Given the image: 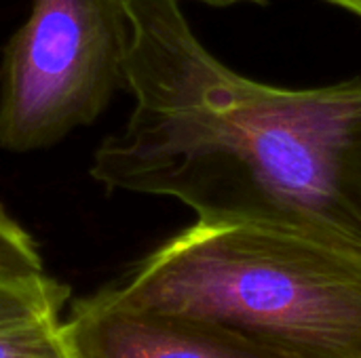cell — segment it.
<instances>
[{"instance_id":"obj_1","label":"cell","mask_w":361,"mask_h":358,"mask_svg":"<svg viewBox=\"0 0 361 358\" xmlns=\"http://www.w3.org/2000/svg\"><path fill=\"white\" fill-rule=\"evenodd\" d=\"M133 110L93 154L108 192L171 196L199 222L264 224L361 253V78L279 89L239 76L180 0H123Z\"/></svg>"},{"instance_id":"obj_2","label":"cell","mask_w":361,"mask_h":358,"mask_svg":"<svg viewBox=\"0 0 361 358\" xmlns=\"http://www.w3.org/2000/svg\"><path fill=\"white\" fill-rule=\"evenodd\" d=\"M99 293L286 358H361V253L279 226L197 219Z\"/></svg>"},{"instance_id":"obj_3","label":"cell","mask_w":361,"mask_h":358,"mask_svg":"<svg viewBox=\"0 0 361 358\" xmlns=\"http://www.w3.org/2000/svg\"><path fill=\"white\" fill-rule=\"evenodd\" d=\"M123 0H32L0 63V148H49L125 89Z\"/></svg>"},{"instance_id":"obj_4","label":"cell","mask_w":361,"mask_h":358,"mask_svg":"<svg viewBox=\"0 0 361 358\" xmlns=\"http://www.w3.org/2000/svg\"><path fill=\"white\" fill-rule=\"evenodd\" d=\"M61 325L72 358H286L218 325L125 306L99 291L78 300Z\"/></svg>"},{"instance_id":"obj_5","label":"cell","mask_w":361,"mask_h":358,"mask_svg":"<svg viewBox=\"0 0 361 358\" xmlns=\"http://www.w3.org/2000/svg\"><path fill=\"white\" fill-rule=\"evenodd\" d=\"M70 289L42 274H6L0 272V327L30 319L59 314Z\"/></svg>"},{"instance_id":"obj_6","label":"cell","mask_w":361,"mask_h":358,"mask_svg":"<svg viewBox=\"0 0 361 358\" xmlns=\"http://www.w3.org/2000/svg\"><path fill=\"white\" fill-rule=\"evenodd\" d=\"M0 358H72L59 314L0 327Z\"/></svg>"},{"instance_id":"obj_7","label":"cell","mask_w":361,"mask_h":358,"mask_svg":"<svg viewBox=\"0 0 361 358\" xmlns=\"http://www.w3.org/2000/svg\"><path fill=\"white\" fill-rule=\"evenodd\" d=\"M0 272L42 274L44 264L36 241L0 205Z\"/></svg>"},{"instance_id":"obj_8","label":"cell","mask_w":361,"mask_h":358,"mask_svg":"<svg viewBox=\"0 0 361 358\" xmlns=\"http://www.w3.org/2000/svg\"><path fill=\"white\" fill-rule=\"evenodd\" d=\"M197 2H203V4H209V6H233V4H239V2L264 4L267 0H197Z\"/></svg>"},{"instance_id":"obj_9","label":"cell","mask_w":361,"mask_h":358,"mask_svg":"<svg viewBox=\"0 0 361 358\" xmlns=\"http://www.w3.org/2000/svg\"><path fill=\"white\" fill-rule=\"evenodd\" d=\"M326 2L336 4L341 8H347V11H351V13H355V15L361 17V0H326Z\"/></svg>"}]
</instances>
